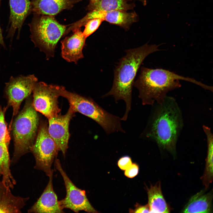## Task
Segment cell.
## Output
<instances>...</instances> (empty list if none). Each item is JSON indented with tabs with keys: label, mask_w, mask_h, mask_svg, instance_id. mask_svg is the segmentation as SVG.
I'll list each match as a JSON object with an SVG mask.
<instances>
[{
	"label": "cell",
	"mask_w": 213,
	"mask_h": 213,
	"mask_svg": "<svg viewBox=\"0 0 213 213\" xmlns=\"http://www.w3.org/2000/svg\"><path fill=\"white\" fill-rule=\"evenodd\" d=\"M138 172V167L135 164H133L125 170V175L129 178H133L136 176Z\"/></svg>",
	"instance_id": "cell-24"
},
{
	"label": "cell",
	"mask_w": 213,
	"mask_h": 213,
	"mask_svg": "<svg viewBox=\"0 0 213 213\" xmlns=\"http://www.w3.org/2000/svg\"><path fill=\"white\" fill-rule=\"evenodd\" d=\"M59 96L65 98L75 112H78L92 119L108 135L113 133L125 132L121 118L108 112L93 100L69 91L58 86Z\"/></svg>",
	"instance_id": "cell-5"
},
{
	"label": "cell",
	"mask_w": 213,
	"mask_h": 213,
	"mask_svg": "<svg viewBox=\"0 0 213 213\" xmlns=\"http://www.w3.org/2000/svg\"><path fill=\"white\" fill-rule=\"evenodd\" d=\"M159 45L147 43L138 47L126 50L115 67L112 86L110 91L102 97L112 96L116 102L123 100L125 104V113L121 118L126 121L131 107L133 86L136 74L146 58L151 54L159 50Z\"/></svg>",
	"instance_id": "cell-2"
},
{
	"label": "cell",
	"mask_w": 213,
	"mask_h": 213,
	"mask_svg": "<svg viewBox=\"0 0 213 213\" xmlns=\"http://www.w3.org/2000/svg\"><path fill=\"white\" fill-rule=\"evenodd\" d=\"M72 31V35L61 41V54L62 57L67 61L77 63L79 59L83 57L82 50L86 38L80 28Z\"/></svg>",
	"instance_id": "cell-15"
},
{
	"label": "cell",
	"mask_w": 213,
	"mask_h": 213,
	"mask_svg": "<svg viewBox=\"0 0 213 213\" xmlns=\"http://www.w3.org/2000/svg\"><path fill=\"white\" fill-rule=\"evenodd\" d=\"M38 80L33 74L20 75L16 77L11 76L9 81L5 83L4 92L7 101L6 106L7 108L12 106L13 109L10 124L12 122L14 116L18 114L22 101L33 92Z\"/></svg>",
	"instance_id": "cell-8"
},
{
	"label": "cell",
	"mask_w": 213,
	"mask_h": 213,
	"mask_svg": "<svg viewBox=\"0 0 213 213\" xmlns=\"http://www.w3.org/2000/svg\"><path fill=\"white\" fill-rule=\"evenodd\" d=\"M89 4L88 7L90 8H93L97 4L99 0H89Z\"/></svg>",
	"instance_id": "cell-28"
},
{
	"label": "cell",
	"mask_w": 213,
	"mask_h": 213,
	"mask_svg": "<svg viewBox=\"0 0 213 213\" xmlns=\"http://www.w3.org/2000/svg\"><path fill=\"white\" fill-rule=\"evenodd\" d=\"M54 165L62 177L66 188L65 197L59 201L61 208L62 209H70L76 213L80 211L90 213L97 212L88 200L85 191L78 188L70 179L62 168L59 159H55Z\"/></svg>",
	"instance_id": "cell-9"
},
{
	"label": "cell",
	"mask_w": 213,
	"mask_h": 213,
	"mask_svg": "<svg viewBox=\"0 0 213 213\" xmlns=\"http://www.w3.org/2000/svg\"><path fill=\"white\" fill-rule=\"evenodd\" d=\"M1 0H0V7L1 4ZM0 45L4 49H6V47L4 41V38L2 34V30L0 26Z\"/></svg>",
	"instance_id": "cell-27"
},
{
	"label": "cell",
	"mask_w": 213,
	"mask_h": 213,
	"mask_svg": "<svg viewBox=\"0 0 213 213\" xmlns=\"http://www.w3.org/2000/svg\"><path fill=\"white\" fill-rule=\"evenodd\" d=\"M8 108H2L0 104V178L6 184L10 185L15 183L10 169L11 159L9 153L11 130L5 120V113Z\"/></svg>",
	"instance_id": "cell-11"
},
{
	"label": "cell",
	"mask_w": 213,
	"mask_h": 213,
	"mask_svg": "<svg viewBox=\"0 0 213 213\" xmlns=\"http://www.w3.org/2000/svg\"><path fill=\"white\" fill-rule=\"evenodd\" d=\"M81 0H30L34 14L53 16L64 9H71Z\"/></svg>",
	"instance_id": "cell-16"
},
{
	"label": "cell",
	"mask_w": 213,
	"mask_h": 213,
	"mask_svg": "<svg viewBox=\"0 0 213 213\" xmlns=\"http://www.w3.org/2000/svg\"><path fill=\"white\" fill-rule=\"evenodd\" d=\"M38 122L37 111L28 97L23 108L12 122L11 130L14 149L11 164H15L22 156L30 152L36 136Z\"/></svg>",
	"instance_id": "cell-4"
},
{
	"label": "cell",
	"mask_w": 213,
	"mask_h": 213,
	"mask_svg": "<svg viewBox=\"0 0 213 213\" xmlns=\"http://www.w3.org/2000/svg\"><path fill=\"white\" fill-rule=\"evenodd\" d=\"M131 1V0H99L93 10L127 11L133 9L135 7V4Z\"/></svg>",
	"instance_id": "cell-22"
},
{
	"label": "cell",
	"mask_w": 213,
	"mask_h": 213,
	"mask_svg": "<svg viewBox=\"0 0 213 213\" xmlns=\"http://www.w3.org/2000/svg\"><path fill=\"white\" fill-rule=\"evenodd\" d=\"M203 128L206 137L207 153L204 171L201 179L206 189L213 180V135L208 127L204 125Z\"/></svg>",
	"instance_id": "cell-21"
},
{
	"label": "cell",
	"mask_w": 213,
	"mask_h": 213,
	"mask_svg": "<svg viewBox=\"0 0 213 213\" xmlns=\"http://www.w3.org/2000/svg\"><path fill=\"white\" fill-rule=\"evenodd\" d=\"M140 73L134 82V86L139 91V97L143 105H153L161 103L169 91L181 86L179 80H184L209 90L210 86L195 79L185 77L162 68L153 69L142 67Z\"/></svg>",
	"instance_id": "cell-3"
},
{
	"label": "cell",
	"mask_w": 213,
	"mask_h": 213,
	"mask_svg": "<svg viewBox=\"0 0 213 213\" xmlns=\"http://www.w3.org/2000/svg\"><path fill=\"white\" fill-rule=\"evenodd\" d=\"M53 170L48 176V183L37 201L28 210L29 213H64L60 207L53 184Z\"/></svg>",
	"instance_id": "cell-14"
},
{
	"label": "cell",
	"mask_w": 213,
	"mask_h": 213,
	"mask_svg": "<svg viewBox=\"0 0 213 213\" xmlns=\"http://www.w3.org/2000/svg\"><path fill=\"white\" fill-rule=\"evenodd\" d=\"M33 92L32 104L34 108L47 118L60 114L58 99L60 96L58 86L37 82Z\"/></svg>",
	"instance_id": "cell-10"
},
{
	"label": "cell",
	"mask_w": 213,
	"mask_h": 213,
	"mask_svg": "<svg viewBox=\"0 0 213 213\" xmlns=\"http://www.w3.org/2000/svg\"><path fill=\"white\" fill-rule=\"evenodd\" d=\"M10 12L8 28L7 38L12 40L15 32L19 38L23 23L31 11L30 0H9Z\"/></svg>",
	"instance_id": "cell-13"
},
{
	"label": "cell",
	"mask_w": 213,
	"mask_h": 213,
	"mask_svg": "<svg viewBox=\"0 0 213 213\" xmlns=\"http://www.w3.org/2000/svg\"><path fill=\"white\" fill-rule=\"evenodd\" d=\"M140 1L143 5H145L146 4V0H137Z\"/></svg>",
	"instance_id": "cell-29"
},
{
	"label": "cell",
	"mask_w": 213,
	"mask_h": 213,
	"mask_svg": "<svg viewBox=\"0 0 213 213\" xmlns=\"http://www.w3.org/2000/svg\"><path fill=\"white\" fill-rule=\"evenodd\" d=\"M104 21L100 18H96L87 21L84 25L85 28L83 32L84 36L87 38L94 32Z\"/></svg>",
	"instance_id": "cell-23"
},
{
	"label": "cell",
	"mask_w": 213,
	"mask_h": 213,
	"mask_svg": "<svg viewBox=\"0 0 213 213\" xmlns=\"http://www.w3.org/2000/svg\"><path fill=\"white\" fill-rule=\"evenodd\" d=\"M34 14L28 24L31 40L48 59L54 56L56 45L65 35L67 26L59 23L53 16Z\"/></svg>",
	"instance_id": "cell-6"
},
{
	"label": "cell",
	"mask_w": 213,
	"mask_h": 213,
	"mask_svg": "<svg viewBox=\"0 0 213 213\" xmlns=\"http://www.w3.org/2000/svg\"><path fill=\"white\" fill-rule=\"evenodd\" d=\"M59 151L48 133L46 124L42 123L39 127L30 151L35 161L34 168L43 171L48 176L53 170L51 166Z\"/></svg>",
	"instance_id": "cell-7"
},
{
	"label": "cell",
	"mask_w": 213,
	"mask_h": 213,
	"mask_svg": "<svg viewBox=\"0 0 213 213\" xmlns=\"http://www.w3.org/2000/svg\"><path fill=\"white\" fill-rule=\"evenodd\" d=\"M153 108L145 130L142 134L156 142L159 147L174 154L183 126L182 112L175 100L166 96Z\"/></svg>",
	"instance_id": "cell-1"
},
{
	"label": "cell",
	"mask_w": 213,
	"mask_h": 213,
	"mask_svg": "<svg viewBox=\"0 0 213 213\" xmlns=\"http://www.w3.org/2000/svg\"><path fill=\"white\" fill-rule=\"evenodd\" d=\"M147 189L149 212H170L169 207L162 192L160 182H158L154 185H151Z\"/></svg>",
	"instance_id": "cell-19"
},
{
	"label": "cell",
	"mask_w": 213,
	"mask_h": 213,
	"mask_svg": "<svg viewBox=\"0 0 213 213\" xmlns=\"http://www.w3.org/2000/svg\"><path fill=\"white\" fill-rule=\"evenodd\" d=\"M132 164L131 159L128 156H125L121 158L118 162V165L119 167L122 170H126Z\"/></svg>",
	"instance_id": "cell-25"
},
{
	"label": "cell",
	"mask_w": 213,
	"mask_h": 213,
	"mask_svg": "<svg viewBox=\"0 0 213 213\" xmlns=\"http://www.w3.org/2000/svg\"><path fill=\"white\" fill-rule=\"evenodd\" d=\"M212 191L205 193L203 190L192 196L182 210V212L209 213L212 212Z\"/></svg>",
	"instance_id": "cell-18"
},
{
	"label": "cell",
	"mask_w": 213,
	"mask_h": 213,
	"mask_svg": "<svg viewBox=\"0 0 213 213\" xmlns=\"http://www.w3.org/2000/svg\"><path fill=\"white\" fill-rule=\"evenodd\" d=\"M11 189L0 180V213H20L29 198L14 195Z\"/></svg>",
	"instance_id": "cell-17"
},
{
	"label": "cell",
	"mask_w": 213,
	"mask_h": 213,
	"mask_svg": "<svg viewBox=\"0 0 213 213\" xmlns=\"http://www.w3.org/2000/svg\"><path fill=\"white\" fill-rule=\"evenodd\" d=\"M75 113L72 109L70 107L65 114L62 115L60 113L48 119V133L64 157L68 148L70 136V122Z\"/></svg>",
	"instance_id": "cell-12"
},
{
	"label": "cell",
	"mask_w": 213,
	"mask_h": 213,
	"mask_svg": "<svg viewBox=\"0 0 213 213\" xmlns=\"http://www.w3.org/2000/svg\"><path fill=\"white\" fill-rule=\"evenodd\" d=\"M103 20L128 30L132 24L137 21L138 16L135 12H128L120 10H112L106 12Z\"/></svg>",
	"instance_id": "cell-20"
},
{
	"label": "cell",
	"mask_w": 213,
	"mask_h": 213,
	"mask_svg": "<svg viewBox=\"0 0 213 213\" xmlns=\"http://www.w3.org/2000/svg\"><path fill=\"white\" fill-rule=\"evenodd\" d=\"M131 211L135 213H147L149 212L150 209L148 204L144 206H138L134 210Z\"/></svg>",
	"instance_id": "cell-26"
}]
</instances>
